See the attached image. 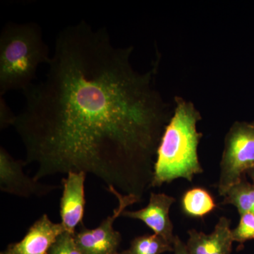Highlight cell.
<instances>
[{
	"instance_id": "1",
	"label": "cell",
	"mask_w": 254,
	"mask_h": 254,
	"mask_svg": "<svg viewBox=\"0 0 254 254\" xmlns=\"http://www.w3.org/2000/svg\"><path fill=\"white\" fill-rule=\"evenodd\" d=\"M131 50L83 21L60 32L46 78L23 92L12 123L25 163L36 165L33 179L82 172L141 201L167 117L152 85L155 69L135 71Z\"/></svg>"
},
{
	"instance_id": "2",
	"label": "cell",
	"mask_w": 254,
	"mask_h": 254,
	"mask_svg": "<svg viewBox=\"0 0 254 254\" xmlns=\"http://www.w3.org/2000/svg\"><path fill=\"white\" fill-rule=\"evenodd\" d=\"M200 120L193 105L177 99L174 116L165 127L157 151L152 187H160L179 178L191 182L203 170L198 155L202 133L197 131Z\"/></svg>"
},
{
	"instance_id": "3",
	"label": "cell",
	"mask_w": 254,
	"mask_h": 254,
	"mask_svg": "<svg viewBox=\"0 0 254 254\" xmlns=\"http://www.w3.org/2000/svg\"><path fill=\"white\" fill-rule=\"evenodd\" d=\"M51 56L41 28L34 23H9L0 35V95L33 84L40 64Z\"/></svg>"
},
{
	"instance_id": "4",
	"label": "cell",
	"mask_w": 254,
	"mask_h": 254,
	"mask_svg": "<svg viewBox=\"0 0 254 254\" xmlns=\"http://www.w3.org/2000/svg\"><path fill=\"white\" fill-rule=\"evenodd\" d=\"M254 167V125L235 123L227 133L220 163L219 195L225 196L233 185Z\"/></svg>"
},
{
	"instance_id": "5",
	"label": "cell",
	"mask_w": 254,
	"mask_h": 254,
	"mask_svg": "<svg viewBox=\"0 0 254 254\" xmlns=\"http://www.w3.org/2000/svg\"><path fill=\"white\" fill-rule=\"evenodd\" d=\"M107 190L116 197L118 207L114 210L113 215L103 220L96 228H86L83 223L80 225V230L75 233L74 239L82 254H119L122 236L114 229V222L121 216L127 207L140 202L135 195L122 194L113 187H108Z\"/></svg>"
},
{
	"instance_id": "6",
	"label": "cell",
	"mask_w": 254,
	"mask_h": 254,
	"mask_svg": "<svg viewBox=\"0 0 254 254\" xmlns=\"http://www.w3.org/2000/svg\"><path fill=\"white\" fill-rule=\"evenodd\" d=\"M24 160H15L4 148L0 150V187L2 191L18 196H43L59 188L28 177L23 171Z\"/></svg>"
},
{
	"instance_id": "7",
	"label": "cell",
	"mask_w": 254,
	"mask_h": 254,
	"mask_svg": "<svg viewBox=\"0 0 254 254\" xmlns=\"http://www.w3.org/2000/svg\"><path fill=\"white\" fill-rule=\"evenodd\" d=\"M87 174L69 173L63 180V193L60 200V216L65 230L76 233V227L83 224L84 214V183Z\"/></svg>"
},
{
	"instance_id": "8",
	"label": "cell",
	"mask_w": 254,
	"mask_h": 254,
	"mask_svg": "<svg viewBox=\"0 0 254 254\" xmlns=\"http://www.w3.org/2000/svg\"><path fill=\"white\" fill-rule=\"evenodd\" d=\"M175 200V198L165 193L152 192L149 203L145 208L136 211L125 210L121 216L141 220L154 232V234L173 245L175 236L173 234V224L169 213L170 207Z\"/></svg>"
},
{
	"instance_id": "9",
	"label": "cell",
	"mask_w": 254,
	"mask_h": 254,
	"mask_svg": "<svg viewBox=\"0 0 254 254\" xmlns=\"http://www.w3.org/2000/svg\"><path fill=\"white\" fill-rule=\"evenodd\" d=\"M66 231L62 223H54L46 214L33 223L23 240L11 244L1 254H48L58 237Z\"/></svg>"
},
{
	"instance_id": "10",
	"label": "cell",
	"mask_w": 254,
	"mask_h": 254,
	"mask_svg": "<svg viewBox=\"0 0 254 254\" xmlns=\"http://www.w3.org/2000/svg\"><path fill=\"white\" fill-rule=\"evenodd\" d=\"M230 223L228 218L221 217L209 235L195 230L188 231L187 246L190 254H231L234 241Z\"/></svg>"
},
{
	"instance_id": "11",
	"label": "cell",
	"mask_w": 254,
	"mask_h": 254,
	"mask_svg": "<svg viewBox=\"0 0 254 254\" xmlns=\"http://www.w3.org/2000/svg\"><path fill=\"white\" fill-rule=\"evenodd\" d=\"M222 205H233L241 214H254V185L247 181L245 175L227 192Z\"/></svg>"
},
{
	"instance_id": "12",
	"label": "cell",
	"mask_w": 254,
	"mask_h": 254,
	"mask_svg": "<svg viewBox=\"0 0 254 254\" xmlns=\"http://www.w3.org/2000/svg\"><path fill=\"white\" fill-rule=\"evenodd\" d=\"M185 211L194 217H202L215 208L213 197L203 189H192L185 193L182 200Z\"/></svg>"
},
{
	"instance_id": "13",
	"label": "cell",
	"mask_w": 254,
	"mask_h": 254,
	"mask_svg": "<svg viewBox=\"0 0 254 254\" xmlns=\"http://www.w3.org/2000/svg\"><path fill=\"white\" fill-rule=\"evenodd\" d=\"M171 252H173V245L154 234L136 237L128 250L119 254H162Z\"/></svg>"
},
{
	"instance_id": "14",
	"label": "cell",
	"mask_w": 254,
	"mask_h": 254,
	"mask_svg": "<svg viewBox=\"0 0 254 254\" xmlns=\"http://www.w3.org/2000/svg\"><path fill=\"white\" fill-rule=\"evenodd\" d=\"M232 237L234 242L240 244L254 240V214H241L239 225L236 228L232 230Z\"/></svg>"
},
{
	"instance_id": "15",
	"label": "cell",
	"mask_w": 254,
	"mask_h": 254,
	"mask_svg": "<svg viewBox=\"0 0 254 254\" xmlns=\"http://www.w3.org/2000/svg\"><path fill=\"white\" fill-rule=\"evenodd\" d=\"M75 234L65 231L58 237L48 254H82L74 239Z\"/></svg>"
},
{
	"instance_id": "16",
	"label": "cell",
	"mask_w": 254,
	"mask_h": 254,
	"mask_svg": "<svg viewBox=\"0 0 254 254\" xmlns=\"http://www.w3.org/2000/svg\"><path fill=\"white\" fill-rule=\"evenodd\" d=\"M0 110H1V128H5L7 126H12L15 115L9 109V106L6 105L3 99L0 100Z\"/></svg>"
},
{
	"instance_id": "17",
	"label": "cell",
	"mask_w": 254,
	"mask_h": 254,
	"mask_svg": "<svg viewBox=\"0 0 254 254\" xmlns=\"http://www.w3.org/2000/svg\"><path fill=\"white\" fill-rule=\"evenodd\" d=\"M173 246L174 254H190L187 244L184 243L178 236H175Z\"/></svg>"
},
{
	"instance_id": "18",
	"label": "cell",
	"mask_w": 254,
	"mask_h": 254,
	"mask_svg": "<svg viewBox=\"0 0 254 254\" xmlns=\"http://www.w3.org/2000/svg\"><path fill=\"white\" fill-rule=\"evenodd\" d=\"M247 174L250 177V178L252 179V182H253L254 185V167L250 169V170L247 172Z\"/></svg>"
},
{
	"instance_id": "19",
	"label": "cell",
	"mask_w": 254,
	"mask_h": 254,
	"mask_svg": "<svg viewBox=\"0 0 254 254\" xmlns=\"http://www.w3.org/2000/svg\"><path fill=\"white\" fill-rule=\"evenodd\" d=\"M252 124H253V125H254V121L253 122V123H252Z\"/></svg>"
}]
</instances>
